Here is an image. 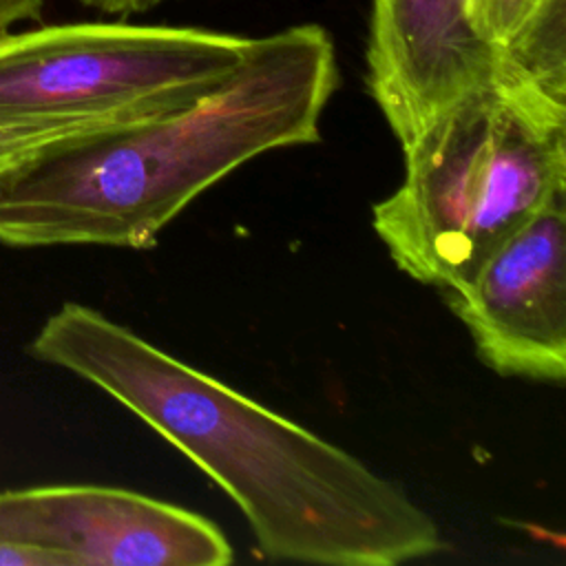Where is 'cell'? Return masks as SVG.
Segmentation results:
<instances>
[{
  "label": "cell",
  "instance_id": "obj_1",
  "mask_svg": "<svg viewBox=\"0 0 566 566\" xmlns=\"http://www.w3.org/2000/svg\"><path fill=\"white\" fill-rule=\"evenodd\" d=\"M29 354L88 380L188 455L270 559L396 566L444 546L436 520L363 460L88 305L57 307Z\"/></svg>",
  "mask_w": 566,
  "mask_h": 566
},
{
  "label": "cell",
  "instance_id": "obj_2",
  "mask_svg": "<svg viewBox=\"0 0 566 566\" xmlns=\"http://www.w3.org/2000/svg\"><path fill=\"white\" fill-rule=\"evenodd\" d=\"M336 86V46L321 24L254 38L208 91L73 137L0 179V243L150 248L245 161L316 144Z\"/></svg>",
  "mask_w": 566,
  "mask_h": 566
},
{
  "label": "cell",
  "instance_id": "obj_3",
  "mask_svg": "<svg viewBox=\"0 0 566 566\" xmlns=\"http://www.w3.org/2000/svg\"><path fill=\"white\" fill-rule=\"evenodd\" d=\"M402 155V181L374 206V230L398 270L458 287L566 192V108L491 84L436 117Z\"/></svg>",
  "mask_w": 566,
  "mask_h": 566
},
{
  "label": "cell",
  "instance_id": "obj_4",
  "mask_svg": "<svg viewBox=\"0 0 566 566\" xmlns=\"http://www.w3.org/2000/svg\"><path fill=\"white\" fill-rule=\"evenodd\" d=\"M254 38L170 24L71 22L0 33V117L113 124L195 97Z\"/></svg>",
  "mask_w": 566,
  "mask_h": 566
},
{
  "label": "cell",
  "instance_id": "obj_5",
  "mask_svg": "<svg viewBox=\"0 0 566 566\" xmlns=\"http://www.w3.org/2000/svg\"><path fill=\"white\" fill-rule=\"evenodd\" d=\"M0 542L49 553L60 566H226L234 557L208 517L95 484L0 491Z\"/></svg>",
  "mask_w": 566,
  "mask_h": 566
},
{
  "label": "cell",
  "instance_id": "obj_6",
  "mask_svg": "<svg viewBox=\"0 0 566 566\" xmlns=\"http://www.w3.org/2000/svg\"><path fill=\"white\" fill-rule=\"evenodd\" d=\"M478 356L500 376H566V192L444 290Z\"/></svg>",
  "mask_w": 566,
  "mask_h": 566
},
{
  "label": "cell",
  "instance_id": "obj_7",
  "mask_svg": "<svg viewBox=\"0 0 566 566\" xmlns=\"http://www.w3.org/2000/svg\"><path fill=\"white\" fill-rule=\"evenodd\" d=\"M365 60L367 88L400 146L500 80V53L475 31L469 0H371Z\"/></svg>",
  "mask_w": 566,
  "mask_h": 566
},
{
  "label": "cell",
  "instance_id": "obj_8",
  "mask_svg": "<svg viewBox=\"0 0 566 566\" xmlns=\"http://www.w3.org/2000/svg\"><path fill=\"white\" fill-rule=\"evenodd\" d=\"M95 128L102 126L53 117H0V179L38 155Z\"/></svg>",
  "mask_w": 566,
  "mask_h": 566
},
{
  "label": "cell",
  "instance_id": "obj_9",
  "mask_svg": "<svg viewBox=\"0 0 566 566\" xmlns=\"http://www.w3.org/2000/svg\"><path fill=\"white\" fill-rule=\"evenodd\" d=\"M559 9H566V0H469V18L475 31L497 53L531 22Z\"/></svg>",
  "mask_w": 566,
  "mask_h": 566
},
{
  "label": "cell",
  "instance_id": "obj_10",
  "mask_svg": "<svg viewBox=\"0 0 566 566\" xmlns=\"http://www.w3.org/2000/svg\"><path fill=\"white\" fill-rule=\"evenodd\" d=\"M44 0H0V33L20 22H38Z\"/></svg>",
  "mask_w": 566,
  "mask_h": 566
},
{
  "label": "cell",
  "instance_id": "obj_11",
  "mask_svg": "<svg viewBox=\"0 0 566 566\" xmlns=\"http://www.w3.org/2000/svg\"><path fill=\"white\" fill-rule=\"evenodd\" d=\"M0 566H60L49 553L0 542Z\"/></svg>",
  "mask_w": 566,
  "mask_h": 566
},
{
  "label": "cell",
  "instance_id": "obj_12",
  "mask_svg": "<svg viewBox=\"0 0 566 566\" xmlns=\"http://www.w3.org/2000/svg\"><path fill=\"white\" fill-rule=\"evenodd\" d=\"M77 2L88 9H95L99 13H106V15L126 18V15H135V13H146L166 0H77Z\"/></svg>",
  "mask_w": 566,
  "mask_h": 566
}]
</instances>
